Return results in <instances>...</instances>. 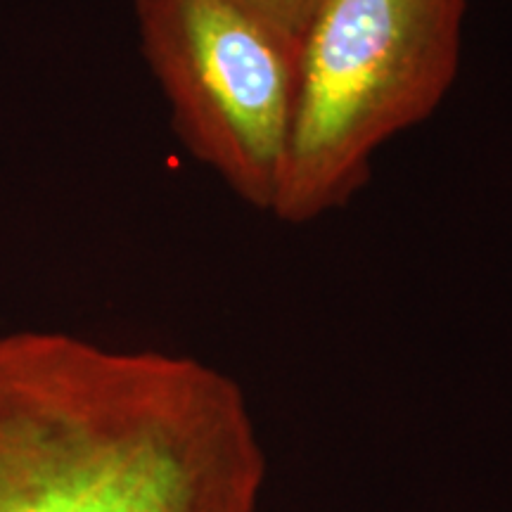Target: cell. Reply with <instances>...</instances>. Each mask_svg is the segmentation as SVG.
I'll return each mask as SVG.
<instances>
[{"mask_svg":"<svg viewBox=\"0 0 512 512\" xmlns=\"http://www.w3.org/2000/svg\"><path fill=\"white\" fill-rule=\"evenodd\" d=\"M467 0H318L299 36L297 98L271 214L349 204L382 145L430 119L463 55Z\"/></svg>","mask_w":512,"mask_h":512,"instance_id":"6da1fadb","label":"cell"},{"mask_svg":"<svg viewBox=\"0 0 512 512\" xmlns=\"http://www.w3.org/2000/svg\"><path fill=\"white\" fill-rule=\"evenodd\" d=\"M133 15L178 140L271 214L297 98V38L230 0H133Z\"/></svg>","mask_w":512,"mask_h":512,"instance_id":"7a4b0ae2","label":"cell"},{"mask_svg":"<svg viewBox=\"0 0 512 512\" xmlns=\"http://www.w3.org/2000/svg\"><path fill=\"white\" fill-rule=\"evenodd\" d=\"M230 3L240 5L242 10L252 12L254 17L264 19L271 27L299 41L318 0H230Z\"/></svg>","mask_w":512,"mask_h":512,"instance_id":"3957f363","label":"cell"}]
</instances>
